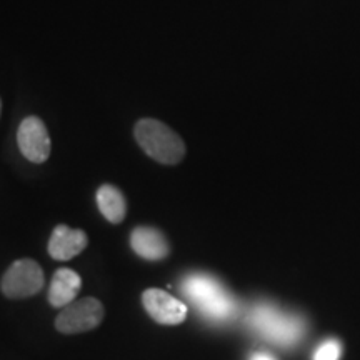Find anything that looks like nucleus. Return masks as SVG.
I'll list each match as a JSON object with an SVG mask.
<instances>
[{
	"label": "nucleus",
	"instance_id": "9d476101",
	"mask_svg": "<svg viewBox=\"0 0 360 360\" xmlns=\"http://www.w3.org/2000/svg\"><path fill=\"white\" fill-rule=\"evenodd\" d=\"M80 287H82V278L75 270L58 269L53 274L51 287H49V302L52 307L64 309L75 302Z\"/></svg>",
	"mask_w": 360,
	"mask_h": 360
},
{
	"label": "nucleus",
	"instance_id": "7ed1b4c3",
	"mask_svg": "<svg viewBox=\"0 0 360 360\" xmlns=\"http://www.w3.org/2000/svg\"><path fill=\"white\" fill-rule=\"evenodd\" d=\"M250 323L264 339L285 347L297 344L304 337L305 330L302 319L270 305H259L252 310Z\"/></svg>",
	"mask_w": 360,
	"mask_h": 360
},
{
	"label": "nucleus",
	"instance_id": "1a4fd4ad",
	"mask_svg": "<svg viewBox=\"0 0 360 360\" xmlns=\"http://www.w3.org/2000/svg\"><path fill=\"white\" fill-rule=\"evenodd\" d=\"M89 244L87 233L69 225H57L49 240V254L56 260H70L82 252Z\"/></svg>",
	"mask_w": 360,
	"mask_h": 360
},
{
	"label": "nucleus",
	"instance_id": "4468645a",
	"mask_svg": "<svg viewBox=\"0 0 360 360\" xmlns=\"http://www.w3.org/2000/svg\"><path fill=\"white\" fill-rule=\"evenodd\" d=\"M0 109H2V102H0Z\"/></svg>",
	"mask_w": 360,
	"mask_h": 360
},
{
	"label": "nucleus",
	"instance_id": "0eeeda50",
	"mask_svg": "<svg viewBox=\"0 0 360 360\" xmlns=\"http://www.w3.org/2000/svg\"><path fill=\"white\" fill-rule=\"evenodd\" d=\"M142 304L155 322L164 326H179L186 321L187 307L174 295L160 289H147L142 294Z\"/></svg>",
	"mask_w": 360,
	"mask_h": 360
},
{
	"label": "nucleus",
	"instance_id": "20e7f679",
	"mask_svg": "<svg viewBox=\"0 0 360 360\" xmlns=\"http://www.w3.org/2000/svg\"><path fill=\"white\" fill-rule=\"evenodd\" d=\"M45 276L40 265L32 259L15 260L4 274L0 289L8 299H27L44 289Z\"/></svg>",
	"mask_w": 360,
	"mask_h": 360
},
{
	"label": "nucleus",
	"instance_id": "f257e3e1",
	"mask_svg": "<svg viewBox=\"0 0 360 360\" xmlns=\"http://www.w3.org/2000/svg\"><path fill=\"white\" fill-rule=\"evenodd\" d=\"M135 139L155 162L175 165L186 155V143L172 129L155 119H142L135 125Z\"/></svg>",
	"mask_w": 360,
	"mask_h": 360
},
{
	"label": "nucleus",
	"instance_id": "423d86ee",
	"mask_svg": "<svg viewBox=\"0 0 360 360\" xmlns=\"http://www.w3.org/2000/svg\"><path fill=\"white\" fill-rule=\"evenodd\" d=\"M17 143L22 155L34 164H44L51 155V137L39 117H27L17 130Z\"/></svg>",
	"mask_w": 360,
	"mask_h": 360
},
{
	"label": "nucleus",
	"instance_id": "39448f33",
	"mask_svg": "<svg viewBox=\"0 0 360 360\" xmlns=\"http://www.w3.org/2000/svg\"><path fill=\"white\" fill-rule=\"evenodd\" d=\"M103 321V305L94 297H85L62 309L56 319V328L60 334H80L98 327Z\"/></svg>",
	"mask_w": 360,
	"mask_h": 360
},
{
	"label": "nucleus",
	"instance_id": "ddd939ff",
	"mask_svg": "<svg viewBox=\"0 0 360 360\" xmlns=\"http://www.w3.org/2000/svg\"><path fill=\"white\" fill-rule=\"evenodd\" d=\"M250 360H276V359H274L272 355H269V354H265V352H257V354L252 355Z\"/></svg>",
	"mask_w": 360,
	"mask_h": 360
},
{
	"label": "nucleus",
	"instance_id": "f8f14e48",
	"mask_svg": "<svg viewBox=\"0 0 360 360\" xmlns=\"http://www.w3.org/2000/svg\"><path fill=\"white\" fill-rule=\"evenodd\" d=\"M342 355V345L339 340L327 339L315 349L312 360H339Z\"/></svg>",
	"mask_w": 360,
	"mask_h": 360
},
{
	"label": "nucleus",
	"instance_id": "6e6552de",
	"mask_svg": "<svg viewBox=\"0 0 360 360\" xmlns=\"http://www.w3.org/2000/svg\"><path fill=\"white\" fill-rule=\"evenodd\" d=\"M130 247L139 257L157 262L164 260L169 255L170 245L159 229L148 227V225H141L135 227L130 233Z\"/></svg>",
	"mask_w": 360,
	"mask_h": 360
},
{
	"label": "nucleus",
	"instance_id": "9b49d317",
	"mask_svg": "<svg viewBox=\"0 0 360 360\" xmlns=\"http://www.w3.org/2000/svg\"><path fill=\"white\" fill-rule=\"evenodd\" d=\"M97 205L103 217L110 224H120L127 214V202H125L124 193L109 184L98 187Z\"/></svg>",
	"mask_w": 360,
	"mask_h": 360
},
{
	"label": "nucleus",
	"instance_id": "f03ea898",
	"mask_svg": "<svg viewBox=\"0 0 360 360\" xmlns=\"http://www.w3.org/2000/svg\"><path fill=\"white\" fill-rule=\"evenodd\" d=\"M186 294L202 314L214 321H227L237 312L236 299L212 277L193 276L187 278Z\"/></svg>",
	"mask_w": 360,
	"mask_h": 360
}]
</instances>
